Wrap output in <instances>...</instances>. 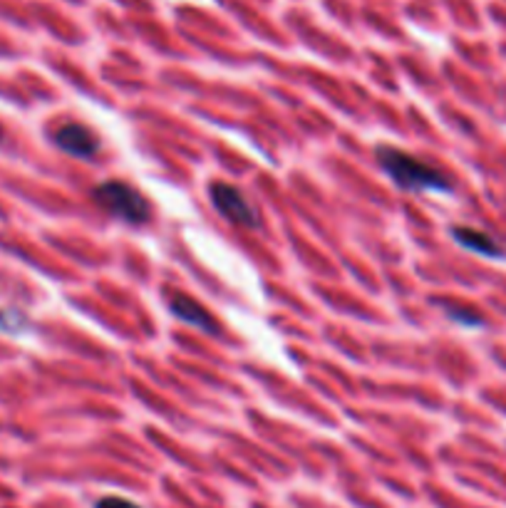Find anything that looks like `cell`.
I'll list each match as a JSON object with an SVG mask.
<instances>
[{
    "label": "cell",
    "instance_id": "1",
    "mask_svg": "<svg viewBox=\"0 0 506 508\" xmlns=\"http://www.w3.org/2000/svg\"><path fill=\"white\" fill-rule=\"evenodd\" d=\"M377 161L392 182L405 191H449L452 182L439 169L430 167L427 161L399 152L392 146H383L377 152Z\"/></svg>",
    "mask_w": 506,
    "mask_h": 508
},
{
    "label": "cell",
    "instance_id": "2",
    "mask_svg": "<svg viewBox=\"0 0 506 508\" xmlns=\"http://www.w3.org/2000/svg\"><path fill=\"white\" fill-rule=\"evenodd\" d=\"M92 199H95L99 208L107 211L109 216L120 218V221L132 223V226H145L146 221L152 218V206H149L145 196L139 194L134 186L117 182V179L99 184L92 191Z\"/></svg>",
    "mask_w": 506,
    "mask_h": 508
},
{
    "label": "cell",
    "instance_id": "3",
    "mask_svg": "<svg viewBox=\"0 0 506 508\" xmlns=\"http://www.w3.org/2000/svg\"><path fill=\"white\" fill-rule=\"evenodd\" d=\"M209 196H211L214 208L233 226H239V229H256V226H261V216H258L256 206L236 186H231L226 182L211 184Z\"/></svg>",
    "mask_w": 506,
    "mask_h": 508
},
{
    "label": "cell",
    "instance_id": "4",
    "mask_svg": "<svg viewBox=\"0 0 506 508\" xmlns=\"http://www.w3.org/2000/svg\"><path fill=\"white\" fill-rule=\"evenodd\" d=\"M55 146L62 149L65 154H70L75 159H92L99 149V139L95 137L92 129H87L84 124L70 121V124H62L60 129L55 132Z\"/></svg>",
    "mask_w": 506,
    "mask_h": 508
},
{
    "label": "cell",
    "instance_id": "5",
    "mask_svg": "<svg viewBox=\"0 0 506 508\" xmlns=\"http://www.w3.org/2000/svg\"><path fill=\"white\" fill-rule=\"evenodd\" d=\"M169 310L177 320L186 323V325L204 330V332H217V320L211 317V313L206 310L204 305L196 303L189 295H174L171 303H169Z\"/></svg>",
    "mask_w": 506,
    "mask_h": 508
},
{
    "label": "cell",
    "instance_id": "6",
    "mask_svg": "<svg viewBox=\"0 0 506 508\" xmlns=\"http://www.w3.org/2000/svg\"><path fill=\"white\" fill-rule=\"evenodd\" d=\"M452 236H455V241H457L459 246L470 248L471 254L486 255V258H502V255H504L502 246H499L489 233H484V231L457 226V229L452 231Z\"/></svg>",
    "mask_w": 506,
    "mask_h": 508
},
{
    "label": "cell",
    "instance_id": "7",
    "mask_svg": "<svg viewBox=\"0 0 506 508\" xmlns=\"http://www.w3.org/2000/svg\"><path fill=\"white\" fill-rule=\"evenodd\" d=\"M95 508H142V506H137V504H132V501H127V498L107 496V498H102V501H99V504H97Z\"/></svg>",
    "mask_w": 506,
    "mask_h": 508
}]
</instances>
